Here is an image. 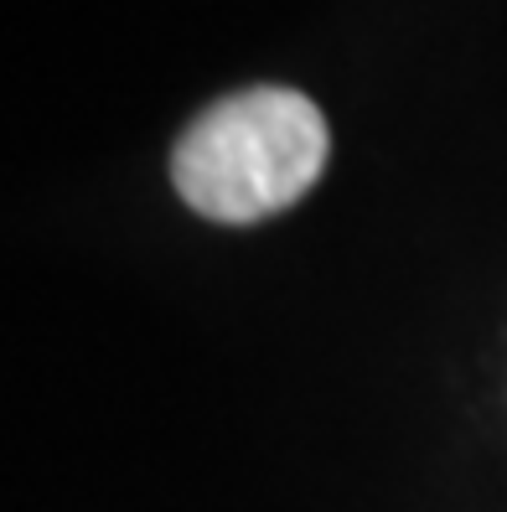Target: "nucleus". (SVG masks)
<instances>
[{
  "label": "nucleus",
  "mask_w": 507,
  "mask_h": 512,
  "mask_svg": "<svg viewBox=\"0 0 507 512\" xmlns=\"http://www.w3.org/2000/svg\"><path fill=\"white\" fill-rule=\"evenodd\" d=\"M321 109L280 83H259L202 109L171 150V182L213 223H264L295 207L326 166Z\"/></svg>",
  "instance_id": "1"
}]
</instances>
